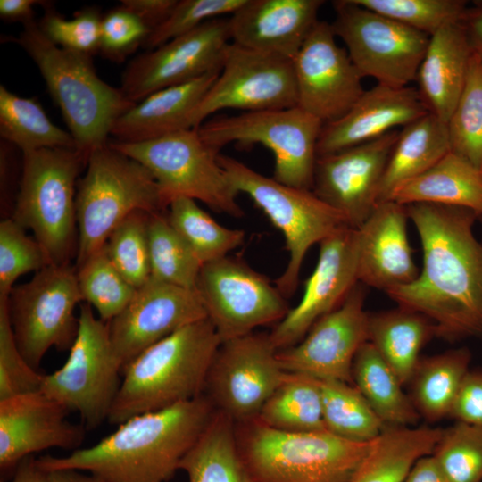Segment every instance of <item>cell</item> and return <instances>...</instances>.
<instances>
[{
  "label": "cell",
  "instance_id": "cell-1",
  "mask_svg": "<svg viewBox=\"0 0 482 482\" xmlns=\"http://www.w3.org/2000/svg\"><path fill=\"white\" fill-rule=\"evenodd\" d=\"M422 247L423 266L411 283L386 294L428 318L436 337H482V244L472 210L434 204L406 205Z\"/></svg>",
  "mask_w": 482,
  "mask_h": 482
},
{
  "label": "cell",
  "instance_id": "cell-2",
  "mask_svg": "<svg viewBox=\"0 0 482 482\" xmlns=\"http://www.w3.org/2000/svg\"><path fill=\"white\" fill-rule=\"evenodd\" d=\"M216 409L201 395L173 406L134 416L87 448L37 458L46 471H87L105 482H167L212 420Z\"/></svg>",
  "mask_w": 482,
  "mask_h": 482
},
{
  "label": "cell",
  "instance_id": "cell-3",
  "mask_svg": "<svg viewBox=\"0 0 482 482\" xmlns=\"http://www.w3.org/2000/svg\"><path fill=\"white\" fill-rule=\"evenodd\" d=\"M220 344L212 324L204 319L145 349L123 367L107 420L120 425L203 395Z\"/></svg>",
  "mask_w": 482,
  "mask_h": 482
},
{
  "label": "cell",
  "instance_id": "cell-4",
  "mask_svg": "<svg viewBox=\"0 0 482 482\" xmlns=\"http://www.w3.org/2000/svg\"><path fill=\"white\" fill-rule=\"evenodd\" d=\"M9 40L36 63L77 148L88 158L106 145L117 120L136 104L99 78L90 54L57 46L35 20L23 23L19 36Z\"/></svg>",
  "mask_w": 482,
  "mask_h": 482
},
{
  "label": "cell",
  "instance_id": "cell-5",
  "mask_svg": "<svg viewBox=\"0 0 482 482\" xmlns=\"http://www.w3.org/2000/svg\"><path fill=\"white\" fill-rule=\"evenodd\" d=\"M238 451L253 482H351L372 441L328 430L281 431L254 419L236 423Z\"/></svg>",
  "mask_w": 482,
  "mask_h": 482
},
{
  "label": "cell",
  "instance_id": "cell-6",
  "mask_svg": "<svg viewBox=\"0 0 482 482\" xmlns=\"http://www.w3.org/2000/svg\"><path fill=\"white\" fill-rule=\"evenodd\" d=\"M21 175L12 219L31 229L50 264L77 256V179L87 157L78 149L44 148L21 153Z\"/></svg>",
  "mask_w": 482,
  "mask_h": 482
},
{
  "label": "cell",
  "instance_id": "cell-7",
  "mask_svg": "<svg viewBox=\"0 0 482 482\" xmlns=\"http://www.w3.org/2000/svg\"><path fill=\"white\" fill-rule=\"evenodd\" d=\"M166 210L156 180L143 164L109 142L92 151L86 173L77 185L76 267L100 251L115 228L132 212Z\"/></svg>",
  "mask_w": 482,
  "mask_h": 482
},
{
  "label": "cell",
  "instance_id": "cell-8",
  "mask_svg": "<svg viewBox=\"0 0 482 482\" xmlns=\"http://www.w3.org/2000/svg\"><path fill=\"white\" fill-rule=\"evenodd\" d=\"M218 162L235 189L247 195L282 232L289 259L275 286L286 298L291 296L309 249L349 226L345 218L312 190L282 184L221 154Z\"/></svg>",
  "mask_w": 482,
  "mask_h": 482
},
{
  "label": "cell",
  "instance_id": "cell-9",
  "mask_svg": "<svg viewBox=\"0 0 482 482\" xmlns=\"http://www.w3.org/2000/svg\"><path fill=\"white\" fill-rule=\"evenodd\" d=\"M109 143L152 173L167 209L173 200L187 197L217 212L236 218L244 214L237 199L239 193L218 162L220 153L206 145L196 129L139 143Z\"/></svg>",
  "mask_w": 482,
  "mask_h": 482
},
{
  "label": "cell",
  "instance_id": "cell-10",
  "mask_svg": "<svg viewBox=\"0 0 482 482\" xmlns=\"http://www.w3.org/2000/svg\"><path fill=\"white\" fill-rule=\"evenodd\" d=\"M323 122L299 106L262 110L210 119L196 129L217 152L230 144H260L273 154V179L297 188L312 190L317 143Z\"/></svg>",
  "mask_w": 482,
  "mask_h": 482
},
{
  "label": "cell",
  "instance_id": "cell-11",
  "mask_svg": "<svg viewBox=\"0 0 482 482\" xmlns=\"http://www.w3.org/2000/svg\"><path fill=\"white\" fill-rule=\"evenodd\" d=\"M64 364L44 375L40 391L77 411L84 425L96 428L108 419L122 380V364L112 345L107 322L92 306H79V330Z\"/></svg>",
  "mask_w": 482,
  "mask_h": 482
},
{
  "label": "cell",
  "instance_id": "cell-12",
  "mask_svg": "<svg viewBox=\"0 0 482 482\" xmlns=\"http://www.w3.org/2000/svg\"><path fill=\"white\" fill-rule=\"evenodd\" d=\"M82 300L76 269L49 264L28 283L14 287L8 312L16 344L35 370L51 348L70 350L79 330L75 308Z\"/></svg>",
  "mask_w": 482,
  "mask_h": 482
},
{
  "label": "cell",
  "instance_id": "cell-13",
  "mask_svg": "<svg viewBox=\"0 0 482 482\" xmlns=\"http://www.w3.org/2000/svg\"><path fill=\"white\" fill-rule=\"evenodd\" d=\"M333 6V31L362 78L397 88L416 80L429 36L352 0L334 1Z\"/></svg>",
  "mask_w": 482,
  "mask_h": 482
},
{
  "label": "cell",
  "instance_id": "cell-14",
  "mask_svg": "<svg viewBox=\"0 0 482 482\" xmlns=\"http://www.w3.org/2000/svg\"><path fill=\"white\" fill-rule=\"evenodd\" d=\"M195 291L221 342L278 323L289 311L264 275L229 255L203 264Z\"/></svg>",
  "mask_w": 482,
  "mask_h": 482
},
{
  "label": "cell",
  "instance_id": "cell-15",
  "mask_svg": "<svg viewBox=\"0 0 482 482\" xmlns=\"http://www.w3.org/2000/svg\"><path fill=\"white\" fill-rule=\"evenodd\" d=\"M277 353L270 334L252 332L221 342L204 394L235 423L257 419L287 373Z\"/></svg>",
  "mask_w": 482,
  "mask_h": 482
},
{
  "label": "cell",
  "instance_id": "cell-16",
  "mask_svg": "<svg viewBox=\"0 0 482 482\" xmlns=\"http://www.w3.org/2000/svg\"><path fill=\"white\" fill-rule=\"evenodd\" d=\"M295 106L297 88L292 60L230 42L220 74L194 112L189 128L197 129L223 109L247 112Z\"/></svg>",
  "mask_w": 482,
  "mask_h": 482
},
{
  "label": "cell",
  "instance_id": "cell-17",
  "mask_svg": "<svg viewBox=\"0 0 482 482\" xmlns=\"http://www.w3.org/2000/svg\"><path fill=\"white\" fill-rule=\"evenodd\" d=\"M229 40L228 19L210 20L135 57L122 74L120 89L137 104L158 90L220 71Z\"/></svg>",
  "mask_w": 482,
  "mask_h": 482
},
{
  "label": "cell",
  "instance_id": "cell-18",
  "mask_svg": "<svg viewBox=\"0 0 482 482\" xmlns=\"http://www.w3.org/2000/svg\"><path fill=\"white\" fill-rule=\"evenodd\" d=\"M365 296L362 284H357L344 303L318 320L301 341L278 350L283 370L318 380L353 384L354 357L368 341Z\"/></svg>",
  "mask_w": 482,
  "mask_h": 482
},
{
  "label": "cell",
  "instance_id": "cell-19",
  "mask_svg": "<svg viewBox=\"0 0 482 482\" xmlns=\"http://www.w3.org/2000/svg\"><path fill=\"white\" fill-rule=\"evenodd\" d=\"M292 62L297 106L323 124L341 118L365 91L362 77L346 49L337 45L331 23L319 21Z\"/></svg>",
  "mask_w": 482,
  "mask_h": 482
},
{
  "label": "cell",
  "instance_id": "cell-20",
  "mask_svg": "<svg viewBox=\"0 0 482 482\" xmlns=\"http://www.w3.org/2000/svg\"><path fill=\"white\" fill-rule=\"evenodd\" d=\"M399 131L317 157L312 192L359 229L378 203L385 169Z\"/></svg>",
  "mask_w": 482,
  "mask_h": 482
},
{
  "label": "cell",
  "instance_id": "cell-21",
  "mask_svg": "<svg viewBox=\"0 0 482 482\" xmlns=\"http://www.w3.org/2000/svg\"><path fill=\"white\" fill-rule=\"evenodd\" d=\"M359 283L358 229L347 226L320 243L319 258L305 281L300 302L269 333L276 349L301 341L312 326L340 306Z\"/></svg>",
  "mask_w": 482,
  "mask_h": 482
},
{
  "label": "cell",
  "instance_id": "cell-22",
  "mask_svg": "<svg viewBox=\"0 0 482 482\" xmlns=\"http://www.w3.org/2000/svg\"><path fill=\"white\" fill-rule=\"evenodd\" d=\"M204 319L206 312L195 290L150 277L107 326L123 369L152 345Z\"/></svg>",
  "mask_w": 482,
  "mask_h": 482
},
{
  "label": "cell",
  "instance_id": "cell-23",
  "mask_svg": "<svg viewBox=\"0 0 482 482\" xmlns=\"http://www.w3.org/2000/svg\"><path fill=\"white\" fill-rule=\"evenodd\" d=\"M70 411L41 391L0 401L1 482L12 477L19 462L36 453L77 450L85 428L67 420Z\"/></svg>",
  "mask_w": 482,
  "mask_h": 482
},
{
  "label": "cell",
  "instance_id": "cell-24",
  "mask_svg": "<svg viewBox=\"0 0 482 482\" xmlns=\"http://www.w3.org/2000/svg\"><path fill=\"white\" fill-rule=\"evenodd\" d=\"M428 112L417 88L377 84L365 90L341 118L323 125L317 157L373 140Z\"/></svg>",
  "mask_w": 482,
  "mask_h": 482
},
{
  "label": "cell",
  "instance_id": "cell-25",
  "mask_svg": "<svg viewBox=\"0 0 482 482\" xmlns=\"http://www.w3.org/2000/svg\"><path fill=\"white\" fill-rule=\"evenodd\" d=\"M406 206L378 203L358 229V278L361 284L388 290L412 282L420 273L407 232Z\"/></svg>",
  "mask_w": 482,
  "mask_h": 482
},
{
  "label": "cell",
  "instance_id": "cell-26",
  "mask_svg": "<svg viewBox=\"0 0 482 482\" xmlns=\"http://www.w3.org/2000/svg\"><path fill=\"white\" fill-rule=\"evenodd\" d=\"M322 0H246L229 21L232 43L293 60L319 21Z\"/></svg>",
  "mask_w": 482,
  "mask_h": 482
},
{
  "label": "cell",
  "instance_id": "cell-27",
  "mask_svg": "<svg viewBox=\"0 0 482 482\" xmlns=\"http://www.w3.org/2000/svg\"><path fill=\"white\" fill-rule=\"evenodd\" d=\"M219 74L210 72L147 96L117 120L111 131L113 141L139 143L190 129L194 112Z\"/></svg>",
  "mask_w": 482,
  "mask_h": 482
},
{
  "label": "cell",
  "instance_id": "cell-28",
  "mask_svg": "<svg viewBox=\"0 0 482 482\" xmlns=\"http://www.w3.org/2000/svg\"><path fill=\"white\" fill-rule=\"evenodd\" d=\"M472 54L461 22L429 37L416 76L417 89L428 111L445 123L463 89Z\"/></svg>",
  "mask_w": 482,
  "mask_h": 482
},
{
  "label": "cell",
  "instance_id": "cell-29",
  "mask_svg": "<svg viewBox=\"0 0 482 482\" xmlns=\"http://www.w3.org/2000/svg\"><path fill=\"white\" fill-rule=\"evenodd\" d=\"M390 200L404 206H459L482 217V170L450 151L426 172L401 185Z\"/></svg>",
  "mask_w": 482,
  "mask_h": 482
},
{
  "label": "cell",
  "instance_id": "cell-30",
  "mask_svg": "<svg viewBox=\"0 0 482 482\" xmlns=\"http://www.w3.org/2000/svg\"><path fill=\"white\" fill-rule=\"evenodd\" d=\"M451 151L446 123L428 112L404 126L387 161L378 203L390 200L403 183L421 175Z\"/></svg>",
  "mask_w": 482,
  "mask_h": 482
},
{
  "label": "cell",
  "instance_id": "cell-31",
  "mask_svg": "<svg viewBox=\"0 0 482 482\" xmlns=\"http://www.w3.org/2000/svg\"><path fill=\"white\" fill-rule=\"evenodd\" d=\"M436 330L424 315L398 306L368 313V341L396 374L409 384L420 361V353Z\"/></svg>",
  "mask_w": 482,
  "mask_h": 482
},
{
  "label": "cell",
  "instance_id": "cell-32",
  "mask_svg": "<svg viewBox=\"0 0 482 482\" xmlns=\"http://www.w3.org/2000/svg\"><path fill=\"white\" fill-rule=\"evenodd\" d=\"M442 433L437 428L385 426L351 482H403L419 459L432 454Z\"/></svg>",
  "mask_w": 482,
  "mask_h": 482
},
{
  "label": "cell",
  "instance_id": "cell-33",
  "mask_svg": "<svg viewBox=\"0 0 482 482\" xmlns=\"http://www.w3.org/2000/svg\"><path fill=\"white\" fill-rule=\"evenodd\" d=\"M188 482H253L241 459L236 423L216 410L179 463Z\"/></svg>",
  "mask_w": 482,
  "mask_h": 482
},
{
  "label": "cell",
  "instance_id": "cell-34",
  "mask_svg": "<svg viewBox=\"0 0 482 482\" xmlns=\"http://www.w3.org/2000/svg\"><path fill=\"white\" fill-rule=\"evenodd\" d=\"M352 380L385 426L411 427L417 423L420 415L403 392V384L369 341L354 357Z\"/></svg>",
  "mask_w": 482,
  "mask_h": 482
},
{
  "label": "cell",
  "instance_id": "cell-35",
  "mask_svg": "<svg viewBox=\"0 0 482 482\" xmlns=\"http://www.w3.org/2000/svg\"><path fill=\"white\" fill-rule=\"evenodd\" d=\"M470 360L466 347L420 359L409 382L410 398L420 417L436 421L450 414Z\"/></svg>",
  "mask_w": 482,
  "mask_h": 482
},
{
  "label": "cell",
  "instance_id": "cell-36",
  "mask_svg": "<svg viewBox=\"0 0 482 482\" xmlns=\"http://www.w3.org/2000/svg\"><path fill=\"white\" fill-rule=\"evenodd\" d=\"M0 136L21 153L44 148L78 149L71 133L54 124L37 101L20 96L2 84Z\"/></svg>",
  "mask_w": 482,
  "mask_h": 482
},
{
  "label": "cell",
  "instance_id": "cell-37",
  "mask_svg": "<svg viewBox=\"0 0 482 482\" xmlns=\"http://www.w3.org/2000/svg\"><path fill=\"white\" fill-rule=\"evenodd\" d=\"M257 419L281 431L325 430L319 380L303 374L287 372Z\"/></svg>",
  "mask_w": 482,
  "mask_h": 482
},
{
  "label": "cell",
  "instance_id": "cell-38",
  "mask_svg": "<svg viewBox=\"0 0 482 482\" xmlns=\"http://www.w3.org/2000/svg\"><path fill=\"white\" fill-rule=\"evenodd\" d=\"M326 430L343 439L366 443L385 428L358 389L340 380H319Z\"/></svg>",
  "mask_w": 482,
  "mask_h": 482
},
{
  "label": "cell",
  "instance_id": "cell-39",
  "mask_svg": "<svg viewBox=\"0 0 482 482\" xmlns=\"http://www.w3.org/2000/svg\"><path fill=\"white\" fill-rule=\"evenodd\" d=\"M166 215L202 264L227 256L245 239L244 230L220 225L191 198L173 200Z\"/></svg>",
  "mask_w": 482,
  "mask_h": 482
},
{
  "label": "cell",
  "instance_id": "cell-40",
  "mask_svg": "<svg viewBox=\"0 0 482 482\" xmlns=\"http://www.w3.org/2000/svg\"><path fill=\"white\" fill-rule=\"evenodd\" d=\"M147 234L151 278L195 290L203 264L164 212L149 214Z\"/></svg>",
  "mask_w": 482,
  "mask_h": 482
},
{
  "label": "cell",
  "instance_id": "cell-41",
  "mask_svg": "<svg viewBox=\"0 0 482 482\" xmlns=\"http://www.w3.org/2000/svg\"><path fill=\"white\" fill-rule=\"evenodd\" d=\"M446 127L451 152L482 170V60L474 54Z\"/></svg>",
  "mask_w": 482,
  "mask_h": 482
},
{
  "label": "cell",
  "instance_id": "cell-42",
  "mask_svg": "<svg viewBox=\"0 0 482 482\" xmlns=\"http://www.w3.org/2000/svg\"><path fill=\"white\" fill-rule=\"evenodd\" d=\"M75 269L82 300L105 322L121 312L136 294L137 288L114 267L104 246Z\"/></svg>",
  "mask_w": 482,
  "mask_h": 482
},
{
  "label": "cell",
  "instance_id": "cell-43",
  "mask_svg": "<svg viewBox=\"0 0 482 482\" xmlns=\"http://www.w3.org/2000/svg\"><path fill=\"white\" fill-rule=\"evenodd\" d=\"M149 212L136 211L122 220L108 237L104 247L112 263L134 287L151 277L148 218Z\"/></svg>",
  "mask_w": 482,
  "mask_h": 482
},
{
  "label": "cell",
  "instance_id": "cell-44",
  "mask_svg": "<svg viewBox=\"0 0 482 482\" xmlns=\"http://www.w3.org/2000/svg\"><path fill=\"white\" fill-rule=\"evenodd\" d=\"M431 455L448 482H482V428L456 421Z\"/></svg>",
  "mask_w": 482,
  "mask_h": 482
},
{
  "label": "cell",
  "instance_id": "cell-45",
  "mask_svg": "<svg viewBox=\"0 0 482 482\" xmlns=\"http://www.w3.org/2000/svg\"><path fill=\"white\" fill-rule=\"evenodd\" d=\"M354 4L432 36L461 22L468 8L463 0H352Z\"/></svg>",
  "mask_w": 482,
  "mask_h": 482
},
{
  "label": "cell",
  "instance_id": "cell-46",
  "mask_svg": "<svg viewBox=\"0 0 482 482\" xmlns=\"http://www.w3.org/2000/svg\"><path fill=\"white\" fill-rule=\"evenodd\" d=\"M49 259L36 240L12 218L0 223V298H8L14 282L29 271L49 265Z\"/></svg>",
  "mask_w": 482,
  "mask_h": 482
},
{
  "label": "cell",
  "instance_id": "cell-47",
  "mask_svg": "<svg viewBox=\"0 0 482 482\" xmlns=\"http://www.w3.org/2000/svg\"><path fill=\"white\" fill-rule=\"evenodd\" d=\"M8 298H0V401L40 391L44 374L24 359L15 341Z\"/></svg>",
  "mask_w": 482,
  "mask_h": 482
},
{
  "label": "cell",
  "instance_id": "cell-48",
  "mask_svg": "<svg viewBox=\"0 0 482 482\" xmlns=\"http://www.w3.org/2000/svg\"><path fill=\"white\" fill-rule=\"evenodd\" d=\"M246 0H180L169 17L154 29L143 43L147 50L187 34L204 22L233 14Z\"/></svg>",
  "mask_w": 482,
  "mask_h": 482
},
{
  "label": "cell",
  "instance_id": "cell-49",
  "mask_svg": "<svg viewBox=\"0 0 482 482\" xmlns=\"http://www.w3.org/2000/svg\"><path fill=\"white\" fill-rule=\"evenodd\" d=\"M101 22L102 18L96 8L81 10L71 19H65L47 8L38 24L44 34L57 46L91 54L100 49Z\"/></svg>",
  "mask_w": 482,
  "mask_h": 482
},
{
  "label": "cell",
  "instance_id": "cell-50",
  "mask_svg": "<svg viewBox=\"0 0 482 482\" xmlns=\"http://www.w3.org/2000/svg\"><path fill=\"white\" fill-rule=\"evenodd\" d=\"M151 31L136 14L120 5L102 18L100 50L118 59L143 45Z\"/></svg>",
  "mask_w": 482,
  "mask_h": 482
},
{
  "label": "cell",
  "instance_id": "cell-51",
  "mask_svg": "<svg viewBox=\"0 0 482 482\" xmlns=\"http://www.w3.org/2000/svg\"><path fill=\"white\" fill-rule=\"evenodd\" d=\"M456 421L482 428V370H469L450 411Z\"/></svg>",
  "mask_w": 482,
  "mask_h": 482
},
{
  "label": "cell",
  "instance_id": "cell-52",
  "mask_svg": "<svg viewBox=\"0 0 482 482\" xmlns=\"http://www.w3.org/2000/svg\"><path fill=\"white\" fill-rule=\"evenodd\" d=\"M177 3L178 0H122L120 5L153 30L169 17Z\"/></svg>",
  "mask_w": 482,
  "mask_h": 482
},
{
  "label": "cell",
  "instance_id": "cell-53",
  "mask_svg": "<svg viewBox=\"0 0 482 482\" xmlns=\"http://www.w3.org/2000/svg\"><path fill=\"white\" fill-rule=\"evenodd\" d=\"M472 53L482 60V2L467 8L461 21Z\"/></svg>",
  "mask_w": 482,
  "mask_h": 482
},
{
  "label": "cell",
  "instance_id": "cell-54",
  "mask_svg": "<svg viewBox=\"0 0 482 482\" xmlns=\"http://www.w3.org/2000/svg\"><path fill=\"white\" fill-rule=\"evenodd\" d=\"M403 482H448L435 458L429 454L419 459Z\"/></svg>",
  "mask_w": 482,
  "mask_h": 482
},
{
  "label": "cell",
  "instance_id": "cell-55",
  "mask_svg": "<svg viewBox=\"0 0 482 482\" xmlns=\"http://www.w3.org/2000/svg\"><path fill=\"white\" fill-rule=\"evenodd\" d=\"M40 3L36 0H1L0 16L4 20L26 23L34 20L33 7Z\"/></svg>",
  "mask_w": 482,
  "mask_h": 482
},
{
  "label": "cell",
  "instance_id": "cell-56",
  "mask_svg": "<svg viewBox=\"0 0 482 482\" xmlns=\"http://www.w3.org/2000/svg\"><path fill=\"white\" fill-rule=\"evenodd\" d=\"M11 478V482H51L49 471L39 466L34 455L21 461Z\"/></svg>",
  "mask_w": 482,
  "mask_h": 482
},
{
  "label": "cell",
  "instance_id": "cell-57",
  "mask_svg": "<svg viewBox=\"0 0 482 482\" xmlns=\"http://www.w3.org/2000/svg\"><path fill=\"white\" fill-rule=\"evenodd\" d=\"M51 482H105L91 473L86 474L71 469L54 470L49 471Z\"/></svg>",
  "mask_w": 482,
  "mask_h": 482
}]
</instances>
